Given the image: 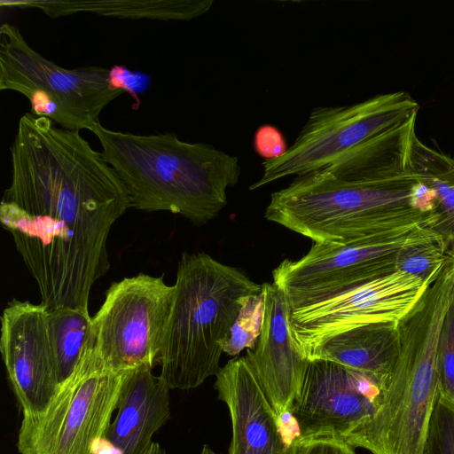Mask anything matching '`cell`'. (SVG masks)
<instances>
[{
	"mask_svg": "<svg viewBox=\"0 0 454 454\" xmlns=\"http://www.w3.org/2000/svg\"><path fill=\"white\" fill-rule=\"evenodd\" d=\"M263 310L264 293L262 290L247 299L227 338L222 343L223 352L230 356H236L244 348L253 349L255 347L261 333Z\"/></svg>",
	"mask_w": 454,
	"mask_h": 454,
	"instance_id": "obj_22",
	"label": "cell"
},
{
	"mask_svg": "<svg viewBox=\"0 0 454 454\" xmlns=\"http://www.w3.org/2000/svg\"><path fill=\"white\" fill-rule=\"evenodd\" d=\"M419 109V103L403 90L348 106L314 107L287 152L262 162V175L249 190L321 169L357 145L408 120Z\"/></svg>",
	"mask_w": 454,
	"mask_h": 454,
	"instance_id": "obj_8",
	"label": "cell"
},
{
	"mask_svg": "<svg viewBox=\"0 0 454 454\" xmlns=\"http://www.w3.org/2000/svg\"><path fill=\"white\" fill-rule=\"evenodd\" d=\"M140 454H167L166 450L160 445L159 442H153L144 451Z\"/></svg>",
	"mask_w": 454,
	"mask_h": 454,
	"instance_id": "obj_28",
	"label": "cell"
},
{
	"mask_svg": "<svg viewBox=\"0 0 454 454\" xmlns=\"http://www.w3.org/2000/svg\"><path fill=\"white\" fill-rule=\"evenodd\" d=\"M157 364L171 389L200 386L221 370L222 343L251 295L263 286L206 253L184 252Z\"/></svg>",
	"mask_w": 454,
	"mask_h": 454,
	"instance_id": "obj_4",
	"label": "cell"
},
{
	"mask_svg": "<svg viewBox=\"0 0 454 454\" xmlns=\"http://www.w3.org/2000/svg\"><path fill=\"white\" fill-rule=\"evenodd\" d=\"M215 387L228 407L232 439L229 454H296L247 356L230 360L216 374Z\"/></svg>",
	"mask_w": 454,
	"mask_h": 454,
	"instance_id": "obj_13",
	"label": "cell"
},
{
	"mask_svg": "<svg viewBox=\"0 0 454 454\" xmlns=\"http://www.w3.org/2000/svg\"><path fill=\"white\" fill-rule=\"evenodd\" d=\"M49 333L60 383L74 370L92 332L88 309H49Z\"/></svg>",
	"mask_w": 454,
	"mask_h": 454,
	"instance_id": "obj_20",
	"label": "cell"
},
{
	"mask_svg": "<svg viewBox=\"0 0 454 454\" xmlns=\"http://www.w3.org/2000/svg\"><path fill=\"white\" fill-rule=\"evenodd\" d=\"M439 395L454 405V303L445 318L439 348Z\"/></svg>",
	"mask_w": 454,
	"mask_h": 454,
	"instance_id": "obj_24",
	"label": "cell"
},
{
	"mask_svg": "<svg viewBox=\"0 0 454 454\" xmlns=\"http://www.w3.org/2000/svg\"><path fill=\"white\" fill-rule=\"evenodd\" d=\"M425 241L442 243L440 236L425 226L348 243H313L299 260L282 261L272 272L273 283L284 291L292 312L395 272L400 251Z\"/></svg>",
	"mask_w": 454,
	"mask_h": 454,
	"instance_id": "obj_7",
	"label": "cell"
},
{
	"mask_svg": "<svg viewBox=\"0 0 454 454\" xmlns=\"http://www.w3.org/2000/svg\"><path fill=\"white\" fill-rule=\"evenodd\" d=\"M174 295V285L143 273L110 286L92 317L95 347L109 369L157 364Z\"/></svg>",
	"mask_w": 454,
	"mask_h": 454,
	"instance_id": "obj_9",
	"label": "cell"
},
{
	"mask_svg": "<svg viewBox=\"0 0 454 454\" xmlns=\"http://www.w3.org/2000/svg\"><path fill=\"white\" fill-rule=\"evenodd\" d=\"M125 371L109 369L91 335L73 372L42 411L23 415L18 433L20 454H92L111 424Z\"/></svg>",
	"mask_w": 454,
	"mask_h": 454,
	"instance_id": "obj_5",
	"label": "cell"
},
{
	"mask_svg": "<svg viewBox=\"0 0 454 454\" xmlns=\"http://www.w3.org/2000/svg\"><path fill=\"white\" fill-rule=\"evenodd\" d=\"M422 454H454V405L439 395Z\"/></svg>",
	"mask_w": 454,
	"mask_h": 454,
	"instance_id": "obj_23",
	"label": "cell"
},
{
	"mask_svg": "<svg viewBox=\"0 0 454 454\" xmlns=\"http://www.w3.org/2000/svg\"><path fill=\"white\" fill-rule=\"evenodd\" d=\"M200 454H216L213 450H211L207 445H204Z\"/></svg>",
	"mask_w": 454,
	"mask_h": 454,
	"instance_id": "obj_29",
	"label": "cell"
},
{
	"mask_svg": "<svg viewBox=\"0 0 454 454\" xmlns=\"http://www.w3.org/2000/svg\"><path fill=\"white\" fill-rule=\"evenodd\" d=\"M380 387L338 363L311 359L292 415L298 439L344 440L366 423L379 405Z\"/></svg>",
	"mask_w": 454,
	"mask_h": 454,
	"instance_id": "obj_11",
	"label": "cell"
},
{
	"mask_svg": "<svg viewBox=\"0 0 454 454\" xmlns=\"http://www.w3.org/2000/svg\"><path fill=\"white\" fill-rule=\"evenodd\" d=\"M453 303L454 260L397 323V357L379 405L343 441L372 454H422L440 393L442 329Z\"/></svg>",
	"mask_w": 454,
	"mask_h": 454,
	"instance_id": "obj_3",
	"label": "cell"
},
{
	"mask_svg": "<svg viewBox=\"0 0 454 454\" xmlns=\"http://www.w3.org/2000/svg\"><path fill=\"white\" fill-rule=\"evenodd\" d=\"M262 285L261 333L246 356L270 403L282 416L298 399L310 360L299 350L291 333V308L284 291L273 282Z\"/></svg>",
	"mask_w": 454,
	"mask_h": 454,
	"instance_id": "obj_14",
	"label": "cell"
},
{
	"mask_svg": "<svg viewBox=\"0 0 454 454\" xmlns=\"http://www.w3.org/2000/svg\"><path fill=\"white\" fill-rule=\"evenodd\" d=\"M430 284L395 271L331 300L292 311L291 333L308 357L315 346L340 332L369 324H397Z\"/></svg>",
	"mask_w": 454,
	"mask_h": 454,
	"instance_id": "obj_10",
	"label": "cell"
},
{
	"mask_svg": "<svg viewBox=\"0 0 454 454\" xmlns=\"http://www.w3.org/2000/svg\"><path fill=\"white\" fill-rule=\"evenodd\" d=\"M418 113L402 123L357 145L340 158L318 169L346 181L384 179L411 168V150Z\"/></svg>",
	"mask_w": 454,
	"mask_h": 454,
	"instance_id": "obj_17",
	"label": "cell"
},
{
	"mask_svg": "<svg viewBox=\"0 0 454 454\" xmlns=\"http://www.w3.org/2000/svg\"><path fill=\"white\" fill-rule=\"evenodd\" d=\"M213 0H27L1 1L2 5L35 8L51 18L90 12L118 19L190 20L211 9Z\"/></svg>",
	"mask_w": 454,
	"mask_h": 454,
	"instance_id": "obj_18",
	"label": "cell"
},
{
	"mask_svg": "<svg viewBox=\"0 0 454 454\" xmlns=\"http://www.w3.org/2000/svg\"><path fill=\"white\" fill-rule=\"evenodd\" d=\"M109 72L98 66L61 67L31 48L17 27H0V90L24 95L31 114L63 129L90 130L102 110L125 92L111 87Z\"/></svg>",
	"mask_w": 454,
	"mask_h": 454,
	"instance_id": "obj_6",
	"label": "cell"
},
{
	"mask_svg": "<svg viewBox=\"0 0 454 454\" xmlns=\"http://www.w3.org/2000/svg\"><path fill=\"white\" fill-rule=\"evenodd\" d=\"M396 326L394 323H377L340 332L315 346L308 358L344 365L370 379L381 390L397 357Z\"/></svg>",
	"mask_w": 454,
	"mask_h": 454,
	"instance_id": "obj_16",
	"label": "cell"
},
{
	"mask_svg": "<svg viewBox=\"0 0 454 454\" xmlns=\"http://www.w3.org/2000/svg\"><path fill=\"white\" fill-rule=\"evenodd\" d=\"M152 370L141 365L125 371L116 415L92 454H140L170 419L169 389Z\"/></svg>",
	"mask_w": 454,
	"mask_h": 454,
	"instance_id": "obj_15",
	"label": "cell"
},
{
	"mask_svg": "<svg viewBox=\"0 0 454 454\" xmlns=\"http://www.w3.org/2000/svg\"><path fill=\"white\" fill-rule=\"evenodd\" d=\"M253 147L265 160L281 157L288 149L283 133L271 124H263L257 128L254 135Z\"/></svg>",
	"mask_w": 454,
	"mask_h": 454,
	"instance_id": "obj_25",
	"label": "cell"
},
{
	"mask_svg": "<svg viewBox=\"0 0 454 454\" xmlns=\"http://www.w3.org/2000/svg\"><path fill=\"white\" fill-rule=\"evenodd\" d=\"M111 87L114 90H123L129 92L137 101L138 98L132 85L135 80V74H132L122 66H114L109 72Z\"/></svg>",
	"mask_w": 454,
	"mask_h": 454,
	"instance_id": "obj_27",
	"label": "cell"
},
{
	"mask_svg": "<svg viewBox=\"0 0 454 454\" xmlns=\"http://www.w3.org/2000/svg\"><path fill=\"white\" fill-rule=\"evenodd\" d=\"M296 454H356L355 448L334 437L298 439Z\"/></svg>",
	"mask_w": 454,
	"mask_h": 454,
	"instance_id": "obj_26",
	"label": "cell"
},
{
	"mask_svg": "<svg viewBox=\"0 0 454 454\" xmlns=\"http://www.w3.org/2000/svg\"><path fill=\"white\" fill-rule=\"evenodd\" d=\"M411 161L434 193L436 221L430 229L440 236L445 251L454 256V158L427 146L416 136Z\"/></svg>",
	"mask_w": 454,
	"mask_h": 454,
	"instance_id": "obj_19",
	"label": "cell"
},
{
	"mask_svg": "<svg viewBox=\"0 0 454 454\" xmlns=\"http://www.w3.org/2000/svg\"><path fill=\"white\" fill-rule=\"evenodd\" d=\"M434 192L411 168L370 181H346L319 170L296 176L270 195L265 218L313 243H348L436 221Z\"/></svg>",
	"mask_w": 454,
	"mask_h": 454,
	"instance_id": "obj_1",
	"label": "cell"
},
{
	"mask_svg": "<svg viewBox=\"0 0 454 454\" xmlns=\"http://www.w3.org/2000/svg\"><path fill=\"white\" fill-rule=\"evenodd\" d=\"M451 257L454 256L445 251L440 241L412 244L400 251L396 260V271L433 283Z\"/></svg>",
	"mask_w": 454,
	"mask_h": 454,
	"instance_id": "obj_21",
	"label": "cell"
},
{
	"mask_svg": "<svg viewBox=\"0 0 454 454\" xmlns=\"http://www.w3.org/2000/svg\"><path fill=\"white\" fill-rule=\"evenodd\" d=\"M47 313L43 303L12 299L1 317L0 351L23 415L44 410L60 385Z\"/></svg>",
	"mask_w": 454,
	"mask_h": 454,
	"instance_id": "obj_12",
	"label": "cell"
},
{
	"mask_svg": "<svg viewBox=\"0 0 454 454\" xmlns=\"http://www.w3.org/2000/svg\"><path fill=\"white\" fill-rule=\"evenodd\" d=\"M90 131L136 209L168 211L206 223L224 208L227 189L239 181V158L209 144L185 142L174 133L117 131L100 122Z\"/></svg>",
	"mask_w": 454,
	"mask_h": 454,
	"instance_id": "obj_2",
	"label": "cell"
}]
</instances>
